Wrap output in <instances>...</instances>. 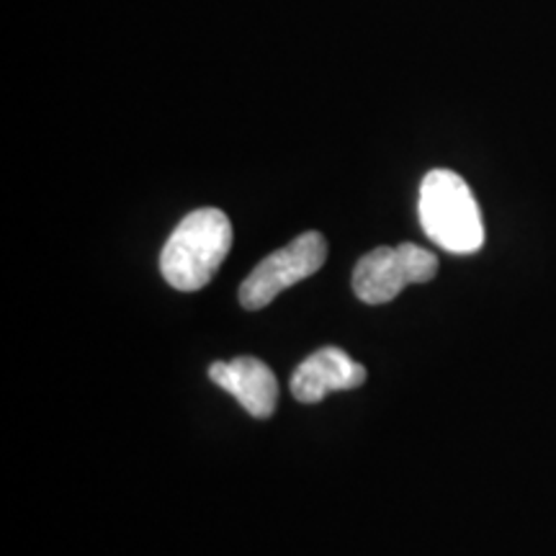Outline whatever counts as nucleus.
Here are the masks:
<instances>
[{
  "instance_id": "nucleus-3",
  "label": "nucleus",
  "mask_w": 556,
  "mask_h": 556,
  "mask_svg": "<svg viewBox=\"0 0 556 556\" xmlns=\"http://www.w3.org/2000/svg\"><path fill=\"white\" fill-rule=\"evenodd\" d=\"M438 274V258L430 250L405 242L366 253L353 270V291L366 304H387L409 283H426Z\"/></svg>"
},
{
  "instance_id": "nucleus-1",
  "label": "nucleus",
  "mask_w": 556,
  "mask_h": 556,
  "mask_svg": "<svg viewBox=\"0 0 556 556\" xmlns=\"http://www.w3.org/2000/svg\"><path fill=\"white\" fill-rule=\"evenodd\" d=\"M232 248V225L214 206L191 212L165 242L160 270L178 291H199L212 281Z\"/></svg>"
},
{
  "instance_id": "nucleus-2",
  "label": "nucleus",
  "mask_w": 556,
  "mask_h": 556,
  "mask_svg": "<svg viewBox=\"0 0 556 556\" xmlns=\"http://www.w3.org/2000/svg\"><path fill=\"white\" fill-rule=\"evenodd\" d=\"M420 225L438 248L454 255L484 245V225L467 180L454 170H430L420 184Z\"/></svg>"
},
{
  "instance_id": "nucleus-6",
  "label": "nucleus",
  "mask_w": 556,
  "mask_h": 556,
  "mask_svg": "<svg viewBox=\"0 0 556 556\" xmlns=\"http://www.w3.org/2000/svg\"><path fill=\"white\" fill-rule=\"evenodd\" d=\"M208 379L217 387L227 389L258 420L274 415L278 402V381L263 361L253 356H240L227 361V364L217 361V364L208 366Z\"/></svg>"
},
{
  "instance_id": "nucleus-4",
  "label": "nucleus",
  "mask_w": 556,
  "mask_h": 556,
  "mask_svg": "<svg viewBox=\"0 0 556 556\" xmlns=\"http://www.w3.org/2000/svg\"><path fill=\"white\" fill-rule=\"evenodd\" d=\"M328 258V242L319 232H304L287 248L270 253L253 268L240 287V304L250 312L268 307L274 299L294 283L317 274Z\"/></svg>"
},
{
  "instance_id": "nucleus-5",
  "label": "nucleus",
  "mask_w": 556,
  "mask_h": 556,
  "mask_svg": "<svg viewBox=\"0 0 556 556\" xmlns=\"http://www.w3.org/2000/svg\"><path fill=\"white\" fill-rule=\"evenodd\" d=\"M366 381V368L340 348H319L291 377V394L304 405L323 402L330 392H348Z\"/></svg>"
}]
</instances>
